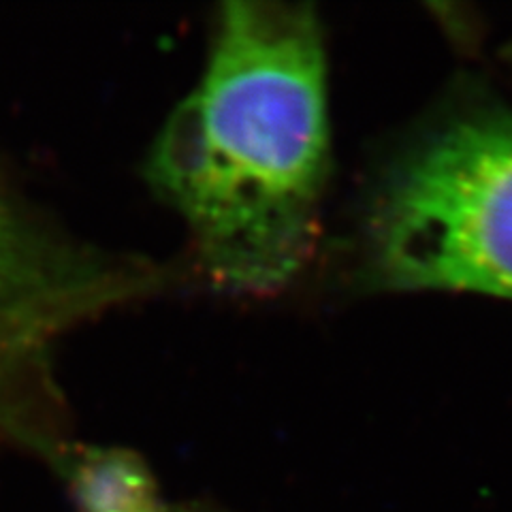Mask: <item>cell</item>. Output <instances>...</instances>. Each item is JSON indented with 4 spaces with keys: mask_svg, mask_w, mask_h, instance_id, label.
<instances>
[{
    "mask_svg": "<svg viewBox=\"0 0 512 512\" xmlns=\"http://www.w3.org/2000/svg\"><path fill=\"white\" fill-rule=\"evenodd\" d=\"M389 284L512 299V118L474 116L416 150L376 216Z\"/></svg>",
    "mask_w": 512,
    "mask_h": 512,
    "instance_id": "obj_2",
    "label": "cell"
},
{
    "mask_svg": "<svg viewBox=\"0 0 512 512\" xmlns=\"http://www.w3.org/2000/svg\"><path fill=\"white\" fill-rule=\"evenodd\" d=\"M79 512H171L152 470L118 446H79L56 457Z\"/></svg>",
    "mask_w": 512,
    "mask_h": 512,
    "instance_id": "obj_3",
    "label": "cell"
},
{
    "mask_svg": "<svg viewBox=\"0 0 512 512\" xmlns=\"http://www.w3.org/2000/svg\"><path fill=\"white\" fill-rule=\"evenodd\" d=\"M64 274L71 271L0 190V318H20L26 308L54 297Z\"/></svg>",
    "mask_w": 512,
    "mask_h": 512,
    "instance_id": "obj_4",
    "label": "cell"
},
{
    "mask_svg": "<svg viewBox=\"0 0 512 512\" xmlns=\"http://www.w3.org/2000/svg\"><path fill=\"white\" fill-rule=\"evenodd\" d=\"M327 163V64L314 13L224 5L199 84L148 160L207 276L250 295L295 280L314 254Z\"/></svg>",
    "mask_w": 512,
    "mask_h": 512,
    "instance_id": "obj_1",
    "label": "cell"
}]
</instances>
